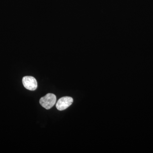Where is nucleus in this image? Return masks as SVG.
<instances>
[{"instance_id": "obj_1", "label": "nucleus", "mask_w": 153, "mask_h": 153, "mask_svg": "<svg viewBox=\"0 0 153 153\" xmlns=\"http://www.w3.org/2000/svg\"><path fill=\"white\" fill-rule=\"evenodd\" d=\"M56 101V96L53 94L49 93L40 99V103L44 108L49 109L55 105Z\"/></svg>"}, {"instance_id": "obj_2", "label": "nucleus", "mask_w": 153, "mask_h": 153, "mask_svg": "<svg viewBox=\"0 0 153 153\" xmlns=\"http://www.w3.org/2000/svg\"><path fill=\"white\" fill-rule=\"evenodd\" d=\"M22 82L25 88H27L28 90H36L38 87L37 80L33 76H24L22 79Z\"/></svg>"}, {"instance_id": "obj_3", "label": "nucleus", "mask_w": 153, "mask_h": 153, "mask_svg": "<svg viewBox=\"0 0 153 153\" xmlns=\"http://www.w3.org/2000/svg\"><path fill=\"white\" fill-rule=\"evenodd\" d=\"M73 99L70 97H63L58 100L56 104V108L59 111H63L68 108L72 104Z\"/></svg>"}]
</instances>
